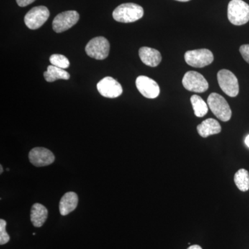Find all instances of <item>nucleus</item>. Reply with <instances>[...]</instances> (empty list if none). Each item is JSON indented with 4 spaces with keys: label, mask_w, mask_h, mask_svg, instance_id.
Instances as JSON below:
<instances>
[{
    "label": "nucleus",
    "mask_w": 249,
    "mask_h": 249,
    "mask_svg": "<svg viewBox=\"0 0 249 249\" xmlns=\"http://www.w3.org/2000/svg\"><path fill=\"white\" fill-rule=\"evenodd\" d=\"M144 14L142 6L134 3H125L119 5L113 11V18L122 23L136 22L142 18Z\"/></svg>",
    "instance_id": "f257e3e1"
},
{
    "label": "nucleus",
    "mask_w": 249,
    "mask_h": 249,
    "mask_svg": "<svg viewBox=\"0 0 249 249\" xmlns=\"http://www.w3.org/2000/svg\"><path fill=\"white\" fill-rule=\"evenodd\" d=\"M228 18L234 25L247 24L249 21V5L242 0H231L228 6Z\"/></svg>",
    "instance_id": "f03ea898"
},
{
    "label": "nucleus",
    "mask_w": 249,
    "mask_h": 249,
    "mask_svg": "<svg viewBox=\"0 0 249 249\" xmlns=\"http://www.w3.org/2000/svg\"><path fill=\"white\" fill-rule=\"evenodd\" d=\"M208 105L214 115L223 122L230 120L232 111L225 98L217 93H211L207 99Z\"/></svg>",
    "instance_id": "7ed1b4c3"
},
{
    "label": "nucleus",
    "mask_w": 249,
    "mask_h": 249,
    "mask_svg": "<svg viewBox=\"0 0 249 249\" xmlns=\"http://www.w3.org/2000/svg\"><path fill=\"white\" fill-rule=\"evenodd\" d=\"M184 58L188 65L196 68L208 66L214 60L212 52L206 49L188 51L185 53Z\"/></svg>",
    "instance_id": "20e7f679"
},
{
    "label": "nucleus",
    "mask_w": 249,
    "mask_h": 249,
    "mask_svg": "<svg viewBox=\"0 0 249 249\" xmlns=\"http://www.w3.org/2000/svg\"><path fill=\"white\" fill-rule=\"evenodd\" d=\"M109 49V42L106 37H96L88 42L85 47V52L91 58L101 60L107 58Z\"/></svg>",
    "instance_id": "39448f33"
},
{
    "label": "nucleus",
    "mask_w": 249,
    "mask_h": 249,
    "mask_svg": "<svg viewBox=\"0 0 249 249\" xmlns=\"http://www.w3.org/2000/svg\"><path fill=\"white\" fill-rule=\"evenodd\" d=\"M217 80L221 89L228 96L235 97L238 95V80L232 72L227 70H220L217 73Z\"/></svg>",
    "instance_id": "423d86ee"
},
{
    "label": "nucleus",
    "mask_w": 249,
    "mask_h": 249,
    "mask_svg": "<svg viewBox=\"0 0 249 249\" xmlns=\"http://www.w3.org/2000/svg\"><path fill=\"white\" fill-rule=\"evenodd\" d=\"M185 89L196 93H203L209 89V83L201 73L190 71L185 73L182 79Z\"/></svg>",
    "instance_id": "0eeeda50"
},
{
    "label": "nucleus",
    "mask_w": 249,
    "mask_h": 249,
    "mask_svg": "<svg viewBox=\"0 0 249 249\" xmlns=\"http://www.w3.org/2000/svg\"><path fill=\"white\" fill-rule=\"evenodd\" d=\"M50 16L46 6H39L31 9L24 17V23L29 29L35 30L42 27Z\"/></svg>",
    "instance_id": "6e6552de"
},
{
    "label": "nucleus",
    "mask_w": 249,
    "mask_h": 249,
    "mask_svg": "<svg viewBox=\"0 0 249 249\" xmlns=\"http://www.w3.org/2000/svg\"><path fill=\"white\" fill-rule=\"evenodd\" d=\"M80 16L76 11H67L54 18L52 26L55 32L62 33L74 26L79 20Z\"/></svg>",
    "instance_id": "1a4fd4ad"
},
{
    "label": "nucleus",
    "mask_w": 249,
    "mask_h": 249,
    "mask_svg": "<svg viewBox=\"0 0 249 249\" xmlns=\"http://www.w3.org/2000/svg\"><path fill=\"white\" fill-rule=\"evenodd\" d=\"M98 92L106 98H115L120 96L123 93L122 86L117 80L112 77H105L97 84Z\"/></svg>",
    "instance_id": "9d476101"
},
{
    "label": "nucleus",
    "mask_w": 249,
    "mask_h": 249,
    "mask_svg": "<svg viewBox=\"0 0 249 249\" xmlns=\"http://www.w3.org/2000/svg\"><path fill=\"white\" fill-rule=\"evenodd\" d=\"M29 160L36 167H44L51 165L55 160L53 152L45 147H34L29 152Z\"/></svg>",
    "instance_id": "9b49d317"
},
{
    "label": "nucleus",
    "mask_w": 249,
    "mask_h": 249,
    "mask_svg": "<svg viewBox=\"0 0 249 249\" xmlns=\"http://www.w3.org/2000/svg\"><path fill=\"white\" fill-rule=\"evenodd\" d=\"M136 86L144 97L153 99L158 97L160 88L155 80L149 77L140 76L136 80Z\"/></svg>",
    "instance_id": "f8f14e48"
},
{
    "label": "nucleus",
    "mask_w": 249,
    "mask_h": 249,
    "mask_svg": "<svg viewBox=\"0 0 249 249\" xmlns=\"http://www.w3.org/2000/svg\"><path fill=\"white\" fill-rule=\"evenodd\" d=\"M139 53L141 60L147 66L155 67L161 62V55L157 49L143 47L139 49Z\"/></svg>",
    "instance_id": "ddd939ff"
},
{
    "label": "nucleus",
    "mask_w": 249,
    "mask_h": 249,
    "mask_svg": "<svg viewBox=\"0 0 249 249\" xmlns=\"http://www.w3.org/2000/svg\"><path fill=\"white\" fill-rule=\"evenodd\" d=\"M78 196L73 192H68L62 196L59 209L62 215L65 216L74 211L78 206Z\"/></svg>",
    "instance_id": "4468645a"
},
{
    "label": "nucleus",
    "mask_w": 249,
    "mask_h": 249,
    "mask_svg": "<svg viewBox=\"0 0 249 249\" xmlns=\"http://www.w3.org/2000/svg\"><path fill=\"white\" fill-rule=\"evenodd\" d=\"M196 129L201 137L207 138L209 136L220 133L222 127L217 121L213 119H208L197 125Z\"/></svg>",
    "instance_id": "2eb2a0df"
},
{
    "label": "nucleus",
    "mask_w": 249,
    "mask_h": 249,
    "mask_svg": "<svg viewBox=\"0 0 249 249\" xmlns=\"http://www.w3.org/2000/svg\"><path fill=\"white\" fill-rule=\"evenodd\" d=\"M48 217V210L43 205L36 203L33 205L31 210V222L35 227L43 226Z\"/></svg>",
    "instance_id": "dca6fc26"
},
{
    "label": "nucleus",
    "mask_w": 249,
    "mask_h": 249,
    "mask_svg": "<svg viewBox=\"0 0 249 249\" xmlns=\"http://www.w3.org/2000/svg\"><path fill=\"white\" fill-rule=\"evenodd\" d=\"M44 77L47 82L52 83L57 80H69L70 78V75L63 69L52 65L47 67V71L44 73Z\"/></svg>",
    "instance_id": "f3484780"
},
{
    "label": "nucleus",
    "mask_w": 249,
    "mask_h": 249,
    "mask_svg": "<svg viewBox=\"0 0 249 249\" xmlns=\"http://www.w3.org/2000/svg\"><path fill=\"white\" fill-rule=\"evenodd\" d=\"M191 102L193 106V110H194L195 115L197 117H203L206 115L209 111L207 104L205 103L204 100L197 96V95H193L191 98Z\"/></svg>",
    "instance_id": "a211bd4d"
},
{
    "label": "nucleus",
    "mask_w": 249,
    "mask_h": 249,
    "mask_svg": "<svg viewBox=\"0 0 249 249\" xmlns=\"http://www.w3.org/2000/svg\"><path fill=\"white\" fill-rule=\"evenodd\" d=\"M234 181L238 189L242 192L249 190V173L247 170L240 169L235 174Z\"/></svg>",
    "instance_id": "6ab92c4d"
},
{
    "label": "nucleus",
    "mask_w": 249,
    "mask_h": 249,
    "mask_svg": "<svg viewBox=\"0 0 249 249\" xmlns=\"http://www.w3.org/2000/svg\"><path fill=\"white\" fill-rule=\"evenodd\" d=\"M49 60H50L51 64L53 66L63 69V70L68 68L70 65V60H68V58L61 54H53L51 55Z\"/></svg>",
    "instance_id": "aec40b11"
},
{
    "label": "nucleus",
    "mask_w": 249,
    "mask_h": 249,
    "mask_svg": "<svg viewBox=\"0 0 249 249\" xmlns=\"http://www.w3.org/2000/svg\"><path fill=\"white\" fill-rule=\"evenodd\" d=\"M6 222L4 219H0V245H4L9 242L10 236L6 231Z\"/></svg>",
    "instance_id": "412c9836"
},
{
    "label": "nucleus",
    "mask_w": 249,
    "mask_h": 249,
    "mask_svg": "<svg viewBox=\"0 0 249 249\" xmlns=\"http://www.w3.org/2000/svg\"><path fill=\"white\" fill-rule=\"evenodd\" d=\"M240 52L245 61L249 64V45H242L240 48Z\"/></svg>",
    "instance_id": "4be33fe9"
},
{
    "label": "nucleus",
    "mask_w": 249,
    "mask_h": 249,
    "mask_svg": "<svg viewBox=\"0 0 249 249\" xmlns=\"http://www.w3.org/2000/svg\"><path fill=\"white\" fill-rule=\"evenodd\" d=\"M36 0H16V2H17L18 6H21V7H24V6L32 4Z\"/></svg>",
    "instance_id": "5701e85b"
},
{
    "label": "nucleus",
    "mask_w": 249,
    "mask_h": 249,
    "mask_svg": "<svg viewBox=\"0 0 249 249\" xmlns=\"http://www.w3.org/2000/svg\"><path fill=\"white\" fill-rule=\"evenodd\" d=\"M187 249H202V248L199 245H192Z\"/></svg>",
    "instance_id": "b1692460"
},
{
    "label": "nucleus",
    "mask_w": 249,
    "mask_h": 249,
    "mask_svg": "<svg viewBox=\"0 0 249 249\" xmlns=\"http://www.w3.org/2000/svg\"><path fill=\"white\" fill-rule=\"evenodd\" d=\"M245 143L249 147V135L247 136V138L245 139Z\"/></svg>",
    "instance_id": "393cba45"
},
{
    "label": "nucleus",
    "mask_w": 249,
    "mask_h": 249,
    "mask_svg": "<svg viewBox=\"0 0 249 249\" xmlns=\"http://www.w3.org/2000/svg\"><path fill=\"white\" fill-rule=\"evenodd\" d=\"M3 171H4V170H3V166L1 165H0V174H2Z\"/></svg>",
    "instance_id": "a878e982"
},
{
    "label": "nucleus",
    "mask_w": 249,
    "mask_h": 249,
    "mask_svg": "<svg viewBox=\"0 0 249 249\" xmlns=\"http://www.w3.org/2000/svg\"><path fill=\"white\" fill-rule=\"evenodd\" d=\"M176 1H182V2H186V1H190V0H176Z\"/></svg>",
    "instance_id": "bb28decb"
}]
</instances>
